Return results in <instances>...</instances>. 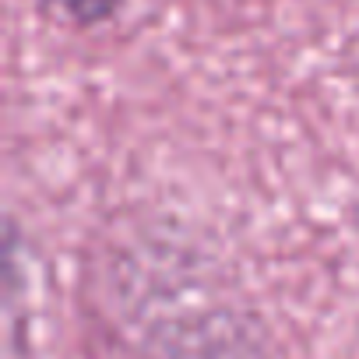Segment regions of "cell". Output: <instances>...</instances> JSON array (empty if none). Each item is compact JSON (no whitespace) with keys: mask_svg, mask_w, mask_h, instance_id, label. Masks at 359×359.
Instances as JSON below:
<instances>
[{"mask_svg":"<svg viewBox=\"0 0 359 359\" xmlns=\"http://www.w3.org/2000/svg\"><path fill=\"white\" fill-rule=\"evenodd\" d=\"M50 4L74 22H99L116 8V0H50Z\"/></svg>","mask_w":359,"mask_h":359,"instance_id":"6da1fadb","label":"cell"}]
</instances>
